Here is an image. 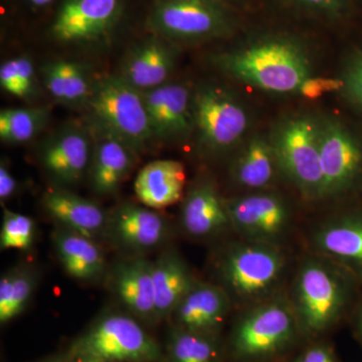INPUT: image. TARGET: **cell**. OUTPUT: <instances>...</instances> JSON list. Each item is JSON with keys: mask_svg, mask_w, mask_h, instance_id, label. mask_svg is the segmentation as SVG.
Here are the masks:
<instances>
[{"mask_svg": "<svg viewBox=\"0 0 362 362\" xmlns=\"http://www.w3.org/2000/svg\"><path fill=\"white\" fill-rule=\"evenodd\" d=\"M214 63L230 77L273 93L299 92L311 78L308 54L286 37H269L214 57Z\"/></svg>", "mask_w": 362, "mask_h": 362, "instance_id": "6da1fadb", "label": "cell"}, {"mask_svg": "<svg viewBox=\"0 0 362 362\" xmlns=\"http://www.w3.org/2000/svg\"><path fill=\"white\" fill-rule=\"evenodd\" d=\"M66 357L117 362H163L164 350L135 317L109 313L100 317L71 342Z\"/></svg>", "mask_w": 362, "mask_h": 362, "instance_id": "7a4b0ae2", "label": "cell"}, {"mask_svg": "<svg viewBox=\"0 0 362 362\" xmlns=\"http://www.w3.org/2000/svg\"><path fill=\"white\" fill-rule=\"evenodd\" d=\"M86 105L93 124L122 140L136 153L154 139L141 90L121 76H107L93 83Z\"/></svg>", "mask_w": 362, "mask_h": 362, "instance_id": "3957f363", "label": "cell"}, {"mask_svg": "<svg viewBox=\"0 0 362 362\" xmlns=\"http://www.w3.org/2000/svg\"><path fill=\"white\" fill-rule=\"evenodd\" d=\"M277 166L306 197H324L318 122L309 116L283 121L270 140Z\"/></svg>", "mask_w": 362, "mask_h": 362, "instance_id": "277c9868", "label": "cell"}, {"mask_svg": "<svg viewBox=\"0 0 362 362\" xmlns=\"http://www.w3.org/2000/svg\"><path fill=\"white\" fill-rule=\"evenodd\" d=\"M350 294L347 279L322 262L308 261L300 269L295 290L296 318L311 334L331 327L346 307Z\"/></svg>", "mask_w": 362, "mask_h": 362, "instance_id": "5b68a950", "label": "cell"}, {"mask_svg": "<svg viewBox=\"0 0 362 362\" xmlns=\"http://www.w3.org/2000/svg\"><path fill=\"white\" fill-rule=\"evenodd\" d=\"M194 129L204 148L225 151L242 139L249 127L244 107L228 90L204 85L192 96Z\"/></svg>", "mask_w": 362, "mask_h": 362, "instance_id": "8992f818", "label": "cell"}, {"mask_svg": "<svg viewBox=\"0 0 362 362\" xmlns=\"http://www.w3.org/2000/svg\"><path fill=\"white\" fill-rule=\"evenodd\" d=\"M285 258L268 243L252 242L230 249L223 257L221 275L228 290L252 299L271 290L282 276Z\"/></svg>", "mask_w": 362, "mask_h": 362, "instance_id": "52a82bcc", "label": "cell"}, {"mask_svg": "<svg viewBox=\"0 0 362 362\" xmlns=\"http://www.w3.org/2000/svg\"><path fill=\"white\" fill-rule=\"evenodd\" d=\"M296 325V317L285 304L262 305L243 317L233 329V352L245 361L273 356L292 341Z\"/></svg>", "mask_w": 362, "mask_h": 362, "instance_id": "ba28073f", "label": "cell"}, {"mask_svg": "<svg viewBox=\"0 0 362 362\" xmlns=\"http://www.w3.org/2000/svg\"><path fill=\"white\" fill-rule=\"evenodd\" d=\"M149 25L169 39L199 40L223 35L230 20L218 0H163L154 7Z\"/></svg>", "mask_w": 362, "mask_h": 362, "instance_id": "9c48e42d", "label": "cell"}, {"mask_svg": "<svg viewBox=\"0 0 362 362\" xmlns=\"http://www.w3.org/2000/svg\"><path fill=\"white\" fill-rule=\"evenodd\" d=\"M319 156L324 197L354 189L362 180V141L337 120L318 122Z\"/></svg>", "mask_w": 362, "mask_h": 362, "instance_id": "30bf717a", "label": "cell"}, {"mask_svg": "<svg viewBox=\"0 0 362 362\" xmlns=\"http://www.w3.org/2000/svg\"><path fill=\"white\" fill-rule=\"evenodd\" d=\"M168 221L156 209L133 204H122L108 214L105 235L124 252L142 256L168 240Z\"/></svg>", "mask_w": 362, "mask_h": 362, "instance_id": "8fae6325", "label": "cell"}, {"mask_svg": "<svg viewBox=\"0 0 362 362\" xmlns=\"http://www.w3.org/2000/svg\"><path fill=\"white\" fill-rule=\"evenodd\" d=\"M92 144L89 130L69 126L45 142L40 152V163L58 187H73L89 171Z\"/></svg>", "mask_w": 362, "mask_h": 362, "instance_id": "7c38bea8", "label": "cell"}, {"mask_svg": "<svg viewBox=\"0 0 362 362\" xmlns=\"http://www.w3.org/2000/svg\"><path fill=\"white\" fill-rule=\"evenodd\" d=\"M120 13V0H65L52 33L66 44L94 42L110 32Z\"/></svg>", "mask_w": 362, "mask_h": 362, "instance_id": "4fadbf2b", "label": "cell"}, {"mask_svg": "<svg viewBox=\"0 0 362 362\" xmlns=\"http://www.w3.org/2000/svg\"><path fill=\"white\" fill-rule=\"evenodd\" d=\"M230 226L252 242L278 239L289 226L290 211L274 194H252L226 201Z\"/></svg>", "mask_w": 362, "mask_h": 362, "instance_id": "5bb4252c", "label": "cell"}, {"mask_svg": "<svg viewBox=\"0 0 362 362\" xmlns=\"http://www.w3.org/2000/svg\"><path fill=\"white\" fill-rule=\"evenodd\" d=\"M141 93L154 138L182 139L194 130V93L187 86L166 83Z\"/></svg>", "mask_w": 362, "mask_h": 362, "instance_id": "9a60e30c", "label": "cell"}, {"mask_svg": "<svg viewBox=\"0 0 362 362\" xmlns=\"http://www.w3.org/2000/svg\"><path fill=\"white\" fill-rule=\"evenodd\" d=\"M93 152L89 168L90 185L97 194H115L130 175L136 152L118 137L92 125Z\"/></svg>", "mask_w": 362, "mask_h": 362, "instance_id": "2e32d148", "label": "cell"}, {"mask_svg": "<svg viewBox=\"0 0 362 362\" xmlns=\"http://www.w3.org/2000/svg\"><path fill=\"white\" fill-rule=\"evenodd\" d=\"M230 310L228 292L218 286L195 283L176 307L175 327L216 337Z\"/></svg>", "mask_w": 362, "mask_h": 362, "instance_id": "e0dca14e", "label": "cell"}, {"mask_svg": "<svg viewBox=\"0 0 362 362\" xmlns=\"http://www.w3.org/2000/svg\"><path fill=\"white\" fill-rule=\"evenodd\" d=\"M112 282L117 298L130 315L139 321L156 322L151 261L134 257L120 262L114 269Z\"/></svg>", "mask_w": 362, "mask_h": 362, "instance_id": "ac0fdd59", "label": "cell"}, {"mask_svg": "<svg viewBox=\"0 0 362 362\" xmlns=\"http://www.w3.org/2000/svg\"><path fill=\"white\" fill-rule=\"evenodd\" d=\"M45 211L61 228L97 240L106 233L108 214L96 202L65 187L47 190L42 199Z\"/></svg>", "mask_w": 362, "mask_h": 362, "instance_id": "d6986e66", "label": "cell"}, {"mask_svg": "<svg viewBox=\"0 0 362 362\" xmlns=\"http://www.w3.org/2000/svg\"><path fill=\"white\" fill-rule=\"evenodd\" d=\"M187 183L185 168L180 161L150 162L139 171L134 182L136 197L142 206L165 209L182 199Z\"/></svg>", "mask_w": 362, "mask_h": 362, "instance_id": "ffe728a7", "label": "cell"}, {"mask_svg": "<svg viewBox=\"0 0 362 362\" xmlns=\"http://www.w3.org/2000/svg\"><path fill=\"white\" fill-rule=\"evenodd\" d=\"M175 66L173 49L161 40H148L127 54L120 76L136 89L144 92L166 84Z\"/></svg>", "mask_w": 362, "mask_h": 362, "instance_id": "44dd1931", "label": "cell"}, {"mask_svg": "<svg viewBox=\"0 0 362 362\" xmlns=\"http://www.w3.org/2000/svg\"><path fill=\"white\" fill-rule=\"evenodd\" d=\"M180 218L185 232L195 238L211 237L230 226L226 201L213 183L207 181L199 183L188 192Z\"/></svg>", "mask_w": 362, "mask_h": 362, "instance_id": "7402d4cb", "label": "cell"}, {"mask_svg": "<svg viewBox=\"0 0 362 362\" xmlns=\"http://www.w3.org/2000/svg\"><path fill=\"white\" fill-rule=\"evenodd\" d=\"M157 321L173 315L181 300L194 287V277L180 255L168 250L152 262Z\"/></svg>", "mask_w": 362, "mask_h": 362, "instance_id": "603a6c76", "label": "cell"}, {"mask_svg": "<svg viewBox=\"0 0 362 362\" xmlns=\"http://www.w3.org/2000/svg\"><path fill=\"white\" fill-rule=\"evenodd\" d=\"M54 250L64 270L77 280H94L106 269V259L97 240L61 228L54 235Z\"/></svg>", "mask_w": 362, "mask_h": 362, "instance_id": "cb8c5ba5", "label": "cell"}, {"mask_svg": "<svg viewBox=\"0 0 362 362\" xmlns=\"http://www.w3.org/2000/svg\"><path fill=\"white\" fill-rule=\"evenodd\" d=\"M321 252L362 273V214L342 216L322 226L315 235Z\"/></svg>", "mask_w": 362, "mask_h": 362, "instance_id": "d4e9b609", "label": "cell"}, {"mask_svg": "<svg viewBox=\"0 0 362 362\" xmlns=\"http://www.w3.org/2000/svg\"><path fill=\"white\" fill-rule=\"evenodd\" d=\"M277 166L271 142L252 137L233 162L232 175L240 187L259 189L270 185Z\"/></svg>", "mask_w": 362, "mask_h": 362, "instance_id": "484cf974", "label": "cell"}, {"mask_svg": "<svg viewBox=\"0 0 362 362\" xmlns=\"http://www.w3.org/2000/svg\"><path fill=\"white\" fill-rule=\"evenodd\" d=\"M40 74L45 88L54 99L70 105L87 103L93 83L81 64L59 59L45 64Z\"/></svg>", "mask_w": 362, "mask_h": 362, "instance_id": "4316f807", "label": "cell"}, {"mask_svg": "<svg viewBox=\"0 0 362 362\" xmlns=\"http://www.w3.org/2000/svg\"><path fill=\"white\" fill-rule=\"evenodd\" d=\"M37 275L26 267L6 272L0 279V323L6 325L25 312L35 293Z\"/></svg>", "mask_w": 362, "mask_h": 362, "instance_id": "83f0119b", "label": "cell"}, {"mask_svg": "<svg viewBox=\"0 0 362 362\" xmlns=\"http://www.w3.org/2000/svg\"><path fill=\"white\" fill-rule=\"evenodd\" d=\"M163 362H220L216 337L175 326L168 334Z\"/></svg>", "mask_w": 362, "mask_h": 362, "instance_id": "f1b7e54d", "label": "cell"}, {"mask_svg": "<svg viewBox=\"0 0 362 362\" xmlns=\"http://www.w3.org/2000/svg\"><path fill=\"white\" fill-rule=\"evenodd\" d=\"M45 107L9 108L0 112V138L2 141L21 144L33 139L49 122Z\"/></svg>", "mask_w": 362, "mask_h": 362, "instance_id": "f546056e", "label": "cell"}, {"mask_svg": "<svg viewBox=\"0 0 362 362\" xmlns=\"http://www.w3.org/2000/svg\"><path fill=\"white\" fill-rule=\"evenodd\" d=\"M35 223L30 216L4 209L0 247L1 250L28 251L35 240Z\"/></svg>", "mask_w": 362, "mask_h": 362, "instance_id": "4dcf8cb0", "label": "cell"}, {"mask_svg": "<svg viewBox=\"0 0 362 362\" xmlns=\"http://www.w3.org/2000/svg\"><path fill=\"white\" fill-rule=\"evenodd\" d=\"M342 87L350 100L362 109V49L352 57L345 69Z\"/></svg>", "mask_w": 362, "mask_h": 362, "instance_id": "1f68e13d", "label": "cell"}, {"mask_svg": "<svg viewBox=\"0 0 362 362\" xmlns=\"http://www.w3.org/2000/svg\"><path fill=\"white\" fill-rule=\"evenodd\" d=\"M18 70V82H20L21 99L30 100L37 92V78L32 61L25 57L16 59Z\"/></svg>", "mask_w": 362, "mask_h": 362, "instance_id": "d6a6232c", "label": "cell"}, {"mask_svg": "<svg viewBox=\"0 0 362 362\" xmlns=\"http://www.w3.org/2000/svg\"><path fill=\"white\" fill-rule=\"evenodd\" d=\"M0 86L8 94L21 99V86L20 82H18L16 59L4 62L0 66Z\"/></svg>", "mask_w": 362, "mask_h": 362, "instance_id": "836d02e7", "label": "cell"}, {"mask_svg": "<svg viewBox=\"0 0 362 362\" xmlns=\"http://www.w3.org/2000/svg\"><path fill=\"white\" fill-rule=\"evenodd\" d=\"M292 1L332 16H342L347 8V0H292Z\"/></svg>", "mask_w": 362, "mask_h": 362, "instance_id": "e575fe53", "label": "cell"}, {"mask_svg": "<svg viewBox=\"0 0 362 362\" xmlns=\"http://www.w3.org/2000/svg\"><path fill=\"white\" fill-rule=\"evenodd\" d=\"M342 87V82H337L333 80H321V78H309L306 82L302 85L299 92L303 94V96L308 98H317L321 96L323 92H328L329 90L337 89Z\"/></svg>", "mask_w": 362, "mask_h": 362, "instance_id": "d590c367", "label": "cell"}, {"mask_svg": "<svg viewBox=\"0 0 362 362\" xmlns=\"http://www.w3.org/2000/svg\"><path fill=\"white\" fill-rule=\"evenodd\" d=\"M18 189V181L9 171L4 161L0 165V199L1 202L11 199Z\"/></svg>", "mask_w": 362, "mask_h": 362, "instance_id": "8d00e7d4", "label": "cell"}, {"mask_svg": "<svg viewBox=\"0 0 362 362\" xmlns=\"http://www.w3.org/2000/svg\"><path fill=\"white\" fill-rule=\"evenodd\" d=\"M296 362H337L329 349L323 346H314L304 352Z\"/></svg>", "mask_w": 362, "mask_h": 362, "instance_id": "74e56055", "label": "cell"}, {"mask_svg": "<svg viewBox=\"0 0 362 362\" xmlns=\"http://www.w3.org/2000/svg\"><path fill=\"white\" fill-rule=\"evenodd\" d=\"M66 362H117L110 361H101V359H87V358H65Z\"/></svg>", "mask_w": 362, "mask_h": 362, "instance_id": "f35d334b", "label": "cell"}, {"mask_svg": "<svg viewBox=\"0 0 362 362\" xmlns=\"http://www.w3.org/2000/svg\"><path fill=\"white\" fill-rule=\"evenodd\" d=\"M30 4H33V6H47V4H51L54 0H28Z\"/></svg>", "mask_w": 362, "mask_h": 362, "instance_id": "ab89813d", "label": "cell"}, {"mask_svg": "<svg viewBox=\"0 0 362 362\" xmlns=\"http://www.w3.org/2000/svg\"><path fill=\"white\" fill-rule=\"evenodd\" d=\"M357 332H358L359 338L362 341V308L359 312L358 320H357Z\"/></svg>", "mask_w": 362, "mask_h": 362, "instance_id": "60d3db41", "label": "cell"}, {"mask_svg": "<svg viewBox=\"0 0 362 362\" xmlns=\"http://www.w3.org/2000/svg\"><path fill=\"white\" fill-rule=\"evenodd\" d=\"M44 362H66L65 359H61V361H57V359H52V361H47Z\"/></svg>", "mask_w": 362, "mask_h": 362, "instance_id": "b9f144b4", "label": "cell"}, {"mask_svg": "<svg viewBox=\"0 0 362 362\" xmlns=\"http://www.w3.org/2000/svg\"><path fill=\"white\" fill-rule=\"evenodd\" d=\"M218 1H220V0H218Z\"/></svg>", "mask_w": 362, "mask_h": 362, "instance_id": "7bdbcfd3", "label": "cell"}]
</instances>
